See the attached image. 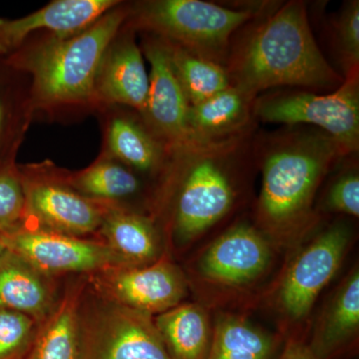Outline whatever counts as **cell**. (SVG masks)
Instances as JSON below:
<instances>
[{
	"mask_svg": "<svg viewBox=\"0 0 359 359\" xmlns=\"http://www.w3.org/2000/svg\"><path fill=\"white\" fill-rule=\"evenodd\" d=\"M351 240V230L346 224H334L311 238L290 259L271 301L285 325L283 334L302 332L299 325L308 320L320 292L337 275Z\"/></svg>",
	"mask_w": 359,
	"mask_h": 359,
	"instance_id": "cell-7",
	"label": "cell"
},
{
	"mask_svg": "<svg viewBox=\"0 0 359 359\" xmlns=\"http://www.w3.org/2000/svg\"><path fill=\"white\" fill-rule=\"evenodd\" d=\"M39 325L25 314L0 308V359H25Z\"/></svg>",
	"mask_w": 359,
	"mask_h": 359,
	"instance_id": "cell-26",
	"label": "cell"
},
{
	"mask_svg": "<svg viewBox=\"0 0 359 359\" xmlns=\"http://www.w3.org/2000/svg\"><path fill=\"white\" fill-rule=\"evenodd\" d=\"M0 235L7 250L55 278L61 275L92 276L106 269L129 266L101 240L26 226Z\"/></svg>",
	"mask_w": 359,
	"mask_h": 359,
	"instance_id": "cell-9",
	"label": "cell"
},
{
	"mask_svg": "<svg viewBox=\"0 0 359 359\" xmlns=\"http://www.w3.org/2000/svg\"><path fill=\"white\" fill-rule=\"evenodd\" d=\"M335 46L346 76L358 71L359 65V2L344 6L334 25Z\"/></svg>",
	"mask_w": 359,
	"mask_h": 359,
	"instance_id": "cell-27",
	"label": "cell"
},
{
	"mask_svg": "<svg viewBox=\"0 0 359 359\" xmlns=\"http://www.w3.org/2000/svg\"><path fill=\"white\" fill-rule=\"evenodd\" d=\"M150 65L147 106L144 115L175 151L197 143L189 127L190 103L175 73L166 43L161 39L144 45Z\"/></svg>",
	"mask_w": 359,
	"mask_h": 359,
	"instance_id": "cell-13",
	"label": "cell"
},
{
	"mask_svg": "<svg viewBox=\"0 0 359 359\" xmlns=\"http://www.w3.org/2000/svg\"><path fill=\"white\" fill-rule=\"evenodd\" d=\"M226 70L231 85L252 98L273 87L330 89L344 81L318 48L302 1L285 4L255 28Z\"/></svg>",
	"mask_w": 359,
	"mask_h": 359,
	"instance_id": "cell-2",
	"label": "cell"
},
{
	"mask_svg": "<svg viewBox=\"0 0 359 359\" xmlns=\"http://www.w3.org/2000/svg\"><path fill=\"white\" fill-rule=\"evenodd\" d=\"M88 280L101 294L153 316L179 306L188 295V278L166 255L145 266L106 269Z\"/></svg>",
	"mask_w": 359,
	"mask_h": 359,
	"instance_id": "cell-10",
	"label": "cell"
},
{
	"mask_svg": "<svg viewBox=\"0 0 359 359\" xmlns=\"http://www.w3.org/2000/svg\"><path fill=\"white\" fill-rule=\"evenodd\" d=\"M283 337L271 334L244 316L219 313L205 359H275Z\"/></svg>",
	"mask_w": 359,
	"mask_h": 359,
	"instance_id": "cell-22",
	"label": "cell"
},
{
	"mask_svg": "<svg viewBox=\"0 0 359 359\" xmlns=\"http://www.w3.org/2000/svg\"><path fill=\"white\" fill-rule=\"evenodd\" d=\"M25 216L22 180L13 172H0V233L20 228Z\"/></svg>",
	"mask_w": 359,
	"mask_h": 359,
	"instance_id": "cell-28",
	"label": "cell"
},
{
	"mask_svg": "<svg viewBox=\"0 0 359 359\" xmlns=\"http://www.w3.org/2000/svg\"><path fill=\"white\" fill-rule=\"evenodd\" d=\"M108 145L118 160L139 171L151 172L160 166L162 149L159 142L128 118L112 120Z\"/></svg>",
	"mask_w": 359,
	"mask_h": 359,
	"instance_id": "cell-25",
	"label": "cell"
},
{
	"mask_svg": "<svg viewBox=\"0 0 359 359\" xmlns=\"http://www.w3.org/2000/svg\"><path fill=\"white\" fill-rule=\"evenodd\" d=\"M252 15V11H236L202 0H155L142 4L138 22L161 39L222 65L231 35Z\"/></svg>",
	"mask_w": 359,
	"mask_h": 359,
	"instance_id": "cell-6",
	"label": "cell"
},
{
	"mask_svg": "<svg viewBox=\"0 0 359 359\" xmlns=\"http://www.w3.org/2000/svg\"><path fill=\"white\" fill-rule=\"evenodd\" d=\"M7 249L6 245H4V240H2L1 235H0V259L2 256L6 254Z\"/></svg>",
	"mask_w": 359,
	"mask_h": 359,
	"instance_id": "cell-31",
	"label": "cell"
},
{
	"mask_svg": "<svg viewBox=\"0 0 359 359\" xmlns=\"http://www.w3.org/2000/svg\"><path fill=\"white\" fill-rule=\"evenodd\" d=\"M325 205L330 211L347 216H359V176L358 170L344 172L335 180L325 197Z\"/></svg>",
	"mask_w": 359,
	"mask_h": 359,
	"instance_id": "cell-29",
	"label": "cell"
},
{
	"mask_svg": "<svg viewBox=\"0 0 359 359\" xmlns=\"http://www.w3.org/2000/svg\"><path fill=\"white\" fill-rule=\"evenodd\" d=\"M341 156L339 144L323 132L289 135L269 146L257 218L271 244H294L311 230L318 219L316 194Z\"/></svg>",
	"mask_w": 359,
	"mask_h": 359,
	"instance_id": "cell-1",
	"label": "cell"
},
{
	"mask_svg": "<svg viewBox=\"0 0 359 359\" xmlns=\"http://www.w3.org/2000/svg\"><path fill=\"white\" fill-rule=\"evenodd\" d=\"M2 120H4V108L0 103V128H1Z\"/></svg>",
	"mask_w": 359,
	"mask_h": 359,
	"instance_id": "cell-32",
	"label": "cell"
},
{
	"mask_svg": "<svg viewBox=\"0 0 359 359\" xmlns=\"http://www.w3.org/2000/svg\"><path fill=\"white\" fill-rule=\"evenodd\" d=\"M21 180L25 196V221L33 219L22 226L80 238L98 233L109 203L88 199L61 180Z\"/></svg>",
	"mask_w": 359,
	"mask_h": 359,
	"instance_id": "cell-11",
	"label": "cell"
},
{
	"mask_svg": "<svg viewBox=\"0 0 359 359\" xmlns=\"http://www.w3.org/2000/svg\"><path fill=\"white\" fill-rule=\"evenodd\" d=\"M68 184L88 199L109 203L131 197L140 191L139 179L119 163L102 160L72 175Z\"/></svg>",
	"mask_w": 359,
	"mask_h": 359,
	"instance_id": "cell-24",
	"label": "cell"
},
{
	"mask_svg": "<svg viewBox=\"0 0 359 359\" xmlns=\"http://www.w3.org/2000/svg\"><path fill=\"white\" fill-rule=\"evenodd\" d=\"M119 4L114 0H56L18 20H0V52L16 48L33 32L65 37L81 32Z\"/></svg>",
	"mask_w": 359,
	"mask_h": 359,
	"instance_id": "cell-15",
	"label": "cell"
},
{
	"mask_svg": "<svg viewBox=\"0 0 359 359\" xmlns=\"http://www.w3.org/2000/svg\"><path fill=\"white\" fill-rule=\"evenodd\" d=\"M276 359H314L306 344V334L297 332L287 335L283 351Z\"/></svg>",
	"mask_w": 359,
	"mask_h": 359,
	"instance_id": "cell-30",
	"label": "cell"
},
{
	"mask_svg": "<svg viewBox=\"0 0 359 359\" xmlns=\"http://www.w3.org/2000/svg\"><path fill=\"white\" fill-rule=\"evenodd\" d=\"M165 43L190 106L203 102L231 86L230 75L224 66L178 44Z\"/></svg>",
	"mask_w": 359,
	"mask_h": 359,
	"instance_id": "cell-23",
	"label": "cell"
},
{
	"mask_svg": "<svg viewBox=\"0 0 359 359\" xmlns=\"http://www.w3.org/2000/svg\"><path fill=\"white\" fill-rule=\"evenodd\" d=\"M359 337V269L354 266L325 302L306 339L314 359H348Z\"/></svg>",
	"mask_w": 359,
	"mask_h": 359,
	"instance_id": "cell-14",
	"label": "cell"
},
{
	"mask_svg": "<svg viewBox=\"0 0 359 359\" xmlns=\"http://www.w3.org/2000/svg\"><path fill=\"white\" fill-rule=\"evenodd\" d=\"M88 276L70 280L41 323L25 359H80L79 306Z\"/></svg>",
	"mask_w": 359,
	"mask_h": 359,
	"instance_id": "cell-18",
	"label": "cell"
},
{
	"mask_svg": "<svg viewBox=\"0 0 359 359\" xmlns=\"http://www.w3.org/2000/svg\"><path fill=\"white\" fill-rule=\"evenodd\" d=\"M154 323L172 359L207 358L212 325L204 306L182 302L155 316Z\"/></svg>",
	"mask_w": 359,
	"mask_h": 359,
	"instance_id": "cell-21",
	"label": "cell"
},
{
	"mask_svg": "<svg viewBox=\"0 0 359 359\" xmlns=\"http://www.w3.org/2000/svg\"><path fill=\"white\" fill-rule=\"evenodd\" d=\"M271 245L261 231L238 224L205 248L197 261L198 275L205 283L224 289L252 285L271 266Z\"/></svg>",
	"mask_w": 359,
	"mask_h": 359,
	"instance_id": "cell-12",
	"label": "cell"
},
{
	"mask_svg": "<svg viewBox=\"0 0 359 359\" xmlns=\"http://www.w3.org/2000/svg\"><path fill=\"white\" fill-rule=\"evenodd\" d=\"M60 294L55 276L15 252L7 250L0 259V308L25 314L39 325L55 308Z\"/></svg>",
	"mask_w": 359,
	"mask_h": 359,
	"instance_id": "cell-16",
	"label": "cell"
},
{
	"mask_svg": "<svg viewBox=\"0 0 359 359\" xmlns=\"http://www.w3.org/2000/svg\"><path fill=\"white\" fill-rule=\"evenodd\" d=\"M149 93V74L142 51L133 37L111 43L99 68L96 97L124 104L145 113Z\"/></svg>",
	"mask_w": 359,
	"mask_h": 359,
	"instance_id": "cell-17",
	"label": "cell"
},
{
	"mask_svg": "<svg viewBox=\"0 0 359 359\" xmlns=\"http://www.w3.org/2000/svg\"><path fill=\"white\" fill-rule=\"evenodd\" d=\"M98 233L129 266L154 263L164 255L152 219L118 205L108 204Z\"/></svg>",
	"mask_w": 359,
	"mask_h": 359,
	"instance_id": "cell-19",
	"label": "cell"
},
{
	"mask_svg": "<svg viewBox=\"0 0 359 359\" xmlns=\"http://www.w3.org/2000/svg\"><path fill=\"white\" fill-rule=\"evenodd\" d=\"M80 359H172L154 316L101 294L89 280L79 306Z\"/></svg>",
	"mask_w": 359,
	"mask_h": 359,
	"instance_id": "cell-5",
	"label": "cell"
},
{
	"mask_svg": "<svg viewBox=\"0 0 359 359\" xmlns=\"http://www.w3.org/2000/svg\"><path fill=\"white\" fill-rule=\"evenodd\" d=\"M124 20V11L112 9L81 32L51 37L18 61L32 73L40 102L65 105L95 98L99 68Z\"/></svg>",
	"mask_w": 359,
	"mask_h": 359,
	"instance_id": "cell-3",
	"label": "cell"
},
{
	"mask_svg": "<svg viewBox=\"0 0 359 359\" xmlns=\"http://www.w3.org/2000/svg\"><path fill=\"white\" fill-rule=\"evenodd\" d=\"M254 98L231 85L189 110V127L197 143H216L238 139L252 114Z\"/></svg>",
	"mask_w": 359,
	"mask_h": 359,
	"instance_id": "cell-20",
	"label": "cell"
},
{
	"mask_svg": "<svg viewBox=\"0 0 359 359\" xmlns=\"http://www.w3.org/2000/svg\"><path fill=\"white\" fill-rule=\"evenodd\" d=\"M238 139L195 143L179 149L184 157L174 205L173 233L182 245L197 240L228 215L236 200L230 156Z\"/></svg>",
	"mask_w": 359,
	"mask_h": 359,
	"instance_id": "cell-4",
	"label": "cell"
},
{
	"mask_svg": "<svg viewBox=\"0 0 359 359\" xmlns=\"http://www.w3.org/2000/svg\"><path fill=\"white\" fill-rule=\"evenodd\" d=\"M254 108L255 114L264 122L318 127L339 144L346 156L358 151V71L349 73L332 93L278 94L259 99Z\"/></svg>",
	"mask_w": 359,
	"mask_h": 359,
	"instance_id": "cell-8",
	"label": "cell"
}]
</instances>
